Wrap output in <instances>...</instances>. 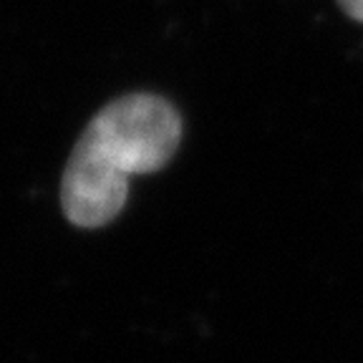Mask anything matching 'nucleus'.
<instances>
[{
  "label": "nucleus",
  "mask_w": 363,
  "mask_h": 363,
  "mask_svg": "<svg viewBox=\"0 0 363 363\" xmlns=\"http://www.w3.org/2000/svg\"><path fill=\"white\" fill-rule=\"evenodd\" d=\"M182 142V119L167 99L129 94L106 104L81 134L61 182L68 222L96 230L124 210L131 177L164 169Z\"/></svg>",
  "instance_id": "1"
},
{
  "label": "nucleus",
  "mask_w": 363,
  "mask_h": 363,
  "mask_svg": "<svg viewBox=\"0 0 363 363\" xmlns=\"http://www.w3.org/2000/svg\"><path fill=\"white\" fill-rule=\"evenodd\" d=\"M338 6L348 18L363 23V0H338Z\"/></svg>",
  "instance_id": "2"
}]
</instances>
